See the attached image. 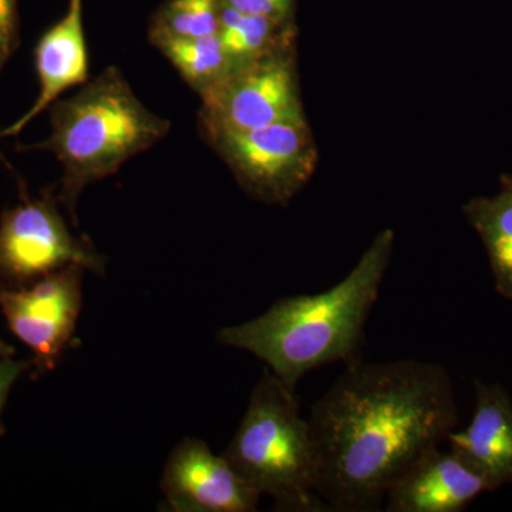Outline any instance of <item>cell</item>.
Masks as SVG:
<instances>
[{
  "label": "cell",
  "mask_w": 512,
  "mask_h": 512,
  "mask_svg": "<svg viewBox=\"0 0 512 512\" xmlns=\"http://www.w3.org/2000/svg\"><path fill=\"white\" fill-rule=\"evenodd\" d=\"M457 423L453 382L439 363H349L309 419L316 495L326 510L379 511L394 481Z\"/></svg>",
  "instance_id": "6da1fadb"
},
{
  "label": "cell",
  "mask_w": 512,
  "mask_h": 512,
  "mask_svg": "<svg viewBox=\"0 0 512 512\" xmlns=\"http://www.w3.org/2000/svg\"><path fill=\"white\" fill-rule=\"evenodd\" d=\"M393 247L394 232L384 229L338 284L316 295L279 299L258 318L222 328L218 342L252 353L292 390L318 367L355 362Z\"/></svg>",
  "instance_id": "7a4b0ae2"
},
{
  "label": "cell",
  "mask_w": 512,
  "mask_h": 512,
  "mask_svg": "<svg viewBox=\"0 0 512 512\" xmlns=\"http://www.w3.org/2000/svg\"><path fill=\"white\" fill-rule=\"evenodd\" d=\"M52 133L32 148L55 154L63 167L59 197L77 225V201L87 185L116 174L131 158L156 146L170 121L148 110L116 67L50 106Z\"/></svg>",
  "instance_id": "3957f363"
},
{
  "label": "cell",
  "mask_w": 512,
  "mask_h": 512,
  "mask_svg": "<svg viewBox=\"0 0 512 512\" xmlns=\"http://www.w3.org/2000/svg\"><path fill=\"white\" fill-rule=\"evenodd\" d=\"M245 483L289 511H323L315 493L318 456L311 424L303 419L296 390L266 367L249 397L237 433L225 448Z\"/></svg>",
  "instance_id": "277c9868"
},
{
  "label": "cell",
  "mask_w": 512,
  "mask_h": 512,
  "mask_svg": "<svg viewBox=\"0 0 512 512\" xmlns=\"http://www.w3.org/2000/svg\"><path fill=\"white\" fill-rule=\"evenodd\" d=\"M204 138L239 185L265 204H288L309 183L318 164V148L306 120Z\"/></svg>",
  "instance_id": "5b68a950"
},
{
  "label": "cell",
  "mask_w": 512,
  "mask_h": 512,
  "mask_svg": "<svg viewBox=\"0 0 512 512\" xmlns=\"http://www.w3.org/2000/svg\"><path fill=\"white\" fill-rule=\"evenodd\" d=\"M305 120L296 72V46L232 70L201 96L202 136Z\"/></svg>",
  "instance_id": "8992f818"
},
{
  "label": "cell",
  "mask_w": 512,
  "mask_h": 512,
  "mask_svg": "<svg viewBox=\"0 0 512 512\" xmlns=\"http://www.w3.org/2000/svg\"><path fill=\"white\" fill-rule=\"evenodd\" d=\"M57 198L43 194L23 198L0 218V282L9 288L32 284L36 279L69 265H80L101 275L106 259L89 239L70 232Z\"/></svg>",
  "instance_id": "52a82bcc"
},
{
  "label": "cell",
  "mask_w": 512,
  "mask_h": 512,
  "mask_svg": "<svg viewBox=\"0 0 512 512\" xmlns=\"http://www.w3.org/2000/svg\"><path fill=\"white\" fill-rule=\"evenodd\" d=\"M83 272L82 266L69 265L19 288L0 285V311L16 338L32 350L37 372L55 369L73 339L82 311Z\"/></svg>",
  "instance_id": "ba28073f"
},
{
  "label": "cell",
  "mask_w": 512,
  "mask_h": 512,
  "mask_svg": "<svg viewBox=\"0 0 512 512\" xmlns=\"http://www.w3.org/2000/svg\"><path fill=\"white\" fill-rule=\"evenodd\" d=\"M161 490L177 512H252L259 495L224 456L204 441L185 439L165 464Z\"/></svg>",
  "instance_id": "9c48e42d"
},
{
  "label": "cell",
  "mask_w": 512,
  "mask_h": 512,
  "mask_svg": "<svg viewBox=\"0 0 512 512\" xmlns=\"http://www.w3.org/2000/svg\"><path fill=\"white\" fill-rule=\"evenodd\" d=\"M490 491L484 478L453 450L427 451L387 491L389 512H460Z\"/></svg>",
  "instance_id": "30bf717a"
},
{
  "label": "cell",
  "mask_w": 512,
  "mask_h": 512,
  "mask_svg": "<svg viewBox=\"0 0 512 512\" xmlns=\"http://www.w3.org/2000/svg\"><path fill=\"white\" fill-rule=\"evenodd\" d=\"M39 94L25 114L0 131V138L22 133L39 114L72 87L89 82V52L84 35L83 0H69V8L56 25L40 37L35 50Z\"/></svg>",
  "instance_id": "8fae6325"
},
{
  "label": "cell",
  "mask_w": 512,
  "mask_h": 512,
  "mask_svg": "<svg viewBox=\"0 0 512 512\" xmlns=\"http://www.w3.org/2000/svg\"><path fill=\"white\" fill-rule=\"evenodd\" d=\"M473 419L447 436L450 450L484 478L490 491L512 484V400L498 383L476 380Z\"/></svg>",
  "instance_id": "7c38bea8"
},
{
  "label": "cell",
  "mask_w": 512,
  "mask_h": 512,
  "mask_svg": "<svg viewBox=\"0 0 512 512\" xmlns=\"http://www.w3.org/2000/svg\"><path fill=\"white\" fill-rule=\"evenodd\" d=\"M463 212L487 249L495 289L512 301V177L503 175L497 195L473 198Z\"/></svg>",
  "instance_id": "4fadbf2b"
},
{
  "label": "cell",
  "mask_w": 512,
  "mask_h": 512,
  "mask_svg": "<svg viewBox=\"0 0 512 512\" xmlns=\"http://www.w3.org/2000/svg\"><path fill=\"white\" fill-rule=\"evenodd\" d=\"M218 36L238 69L285 47L296 46V23L245 15L224 2Z\"/></svg>",
  "instance_id": "5bb4252c"
},
{
  "label": "cell",
  "mask_w": 512,
  "mask_h": 512,
  "mask_svg": "<svg viewBox=\"0 0 512 512\" xmlns=\"http://www.w3.org/2000/svg\"><path fill=\"white\" fill-rule=\"evenodd\" d=\"M151 45L170 60L188 86L200 97L235 70L218 35L168 37L156 40Z\"/></svg>",
  "instance_id": "9a60e30c"
},
{
  "label": "cell",
  "mask_w": 512,
  "mask_h": 512,
  "mask_svg": "<svg viewBox=\"0 0 512 512\" xmlns=\"http://www.w3.org/2000/svg\"><path fill=\"white\" fill-rule=\"evenodd\" d=\"M222 5L224 0H170L154 16L148 39L218 35Z\"/></svg>",
  "instance_id": "2e32d148"
},
{
  "label": "cell",
  "mask_w": 512,
  "mask_h": 512,
  "mask_svg": "<svg viewBox=\"0 0 512 512\" xmlns=\"http://www.w3.org/2000/svg\"><path fill=\"white\" fill-rule=\"evenodd\" d=\"M245 15L266 16L284 22H295L296 0H224Z\"/></svg>",
  "instance_id": "e0dca14e"
},
{
  "label": "cell",
  "mask_w": 512,
  "mask_h": 512,
  "mask_svg": "<svg viewBox=\"0 0 512 512\" xmlns=\"http://www.w3.org/2000/svg\"><path fill=\"white\" fill-rule=\"evenodd\" d=\"M32 362H22V360H15L13 356L0 357V437L5 433V426L2 423L3 409H5L6 402L13 384L19 379L20 375L26 372Z\"/></svg>",
  "instance_id": "ac0fdd59"
},
{
  "label": "cell",
  "mask_w": 512,
  "mask_h": 512,
  "mask_svg": "<svg viewBox=\"0 0 512 512\" xmlns=\"http://www.w3.org/2000/svg\"><path fill=\"white\" fill-rule=\"evenodd\" d=\"M18 2L0 0V47L10 55L18 46Z\"/></svg>",
  "instance_id": "d6986e66"
},
{
  "label": "cell",
  "mask_w": 512,
  "mask_h": 512,
  "mask_svg": "<svg viewBox=\"0 0 512 512\" xmlns=\"http://www.w3.org/2000/svg\"><path fill=\"white\" fill-rule=\"evenodd\" d=\"M15 356V349L0 338V357Z\"/></svg>",
  "instance_id": "ffe728a7"
},
{
  "label": "cell",
  "mask_w": 512,
  "mask_h": 512,
  "mask_svg": "<svg viewBox=\"0 0 512 512\" xmlns=\"http://www.w3.org/2000/svg\"><path fill=\"white\" fill-rule=\"evenodd\" d=\"M9 57L10 53L6 52L3 47H0V70H2V67L5 66L6 62H8Z\"/></svg>",
  "instance_id": "44dd1931"
}]
</instances>
